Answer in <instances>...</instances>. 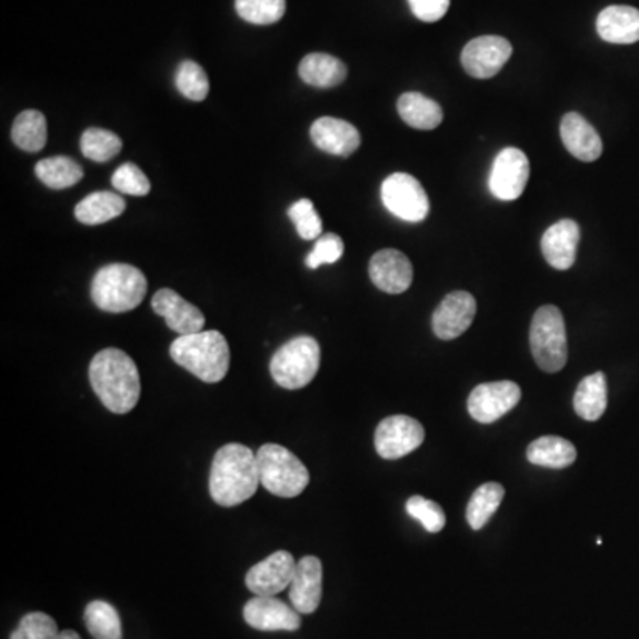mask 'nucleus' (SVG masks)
Returning <instances> with one entry per match:
<instances>
[{
    "instance_id": "nucleus-31",
    "label": "nucleus",
    "mask_w": 639,
    "mask_h": 639,
    "mask_svg": "<svg viewBox=\"0 0 639 639\" xmlns=\"http://www.w3.org/2000/svg\"><path fill=\"white\" fill-rule=\"evenodd\" d=\"M86 627L94 639H123L121 618L114 606L106 600L89 602L84 613Z\"/></svg>"
},
{
    "instance_id": "nucleus-41",
    "label": "nucleus",
    "mask_w": 639,
    "mask_h": 639,
    "mask_svg": "<svg viewBox=\"0 0 639 639\" xmlns=\"http://www.w3.org/2000/svg\"><path fill=\"white\" fill-rule=\"evenodd\" d=\"M58 639H82L76 631H61Z\"/></svg>"
},
{
    "instance_id": "nucleus-9",
    "label": "nucleus",
    "mask_w": 639,
    "mask_h": 639,
    "mask_svg": "<svg viewBox=\"0 0 639 639\" xmlns=\"http://www.w3.org/2000/svg\"><path fill=\"white\" fill-rule=\"evenodd\" d=\"M423 441V425L409 416H389L376 430V450L386 460L401 459L418 450Z\"/></svg>"
},
{
    "instance_id": "nucleus-6",
    "label": "nucleus",
    "mask_w": 639,
    "mask_h": 639,
    "mask_svg": "<svg viewBox=\"0 0 639 639\" xmlns=\"http://www.w3.org/2000/svg\"><path fill=\"white\" fill-rule=\"evenodd\" d=\"M531 353L540 370L558 373L569 359L563 314L556 306H542L535 313L529 329Z\"/></svg>"
},
{
    "instance_id": "nucleus-30",
    "label": "nucleus",
    "mask_w": 639,
    "mask_h": 639,
    "mask_svg": "<svg viewBox=\"0 0 639 639\" xmlns=\"http://www.w3.org/2000/svg\"><path fill=\"white\" fill-rule=\"evenodd\" d=\"M36 177L43 181L50 189H68L79 183L84 177V171L79 163L68 157H52L36 163Z\"/></svg>"
},
{
    "instance_id": "nucleus-22",
    "label": "nucleus",
    "mask_w": 639,
    "mask_h": 639,
    "mask_svg": "<svg viewBox=\"0 0 639 639\" xmlns=\"http://www.w3.org/2000/svg\"><path fill=\"white\" fill-rule=\"evenodd\" d=\"M597 32L602 40L615 44L639 41V9L631 6H609L597 17Z\"/></svg>"
},
{
    "instance_id": "nucleus-35",
    "label": "nucleus",
    "mask_w": 639,
    "mask_h": 639,
    "mask_svg": "<svg viewBox=\"0 0 639 639\" xmlns=\"http://www.w3.org/2000/svg\"><path fill=\"white\" fill-rule=\"evenodd\" d=\"M288 217L296 224L297 234L300 239L317 240L322 237V219L318 216L311 199H299L297 203L291 204Z\"/></svg>"
},
{
    "instance_id": "nucleus-18",
    "label": "nucleus",
    "mask_w": 639,
    "mask_h": 639,
    "mask_svg": "<svg viewBox=\"0 0 639 639\" xmlns=\"http://www.w3.org/2000/svg\"><path fill=\"white\" fill-rule=\"evenodd\" d=\"M322 561L317 556H304L297 563L296 576L291 579V608L300 615L314 613L322 600Z\"/></svg>"
},
{
    "instance_id": "nucleus-4",
    "label": "nucleus",
    "mask_w": 639,
    "mask_h": 639,
    "mask_svg": "<svg viewBox=\"0 0 639 639\" xmlns=\"http://www.w3.org/2000/svg\"><path fill=\"white\" fill-rule=\"evenodd\" d=\"M148 281L137 267L127 263L106 264L91 282L94 304L107 313H128L144 300Z\"/></svg>"
},
{
    "instance_id": "nucleus-24",
    "label": "nucleus",
    "mask_w": 639,
    "mask_h": 639,
    "mask_svg": "<svg viewBox=\"0 0 639 639\" xmlns=\"http://www.w3.org/2000/svg\"><path fill=\"white\" fill-rule=\"evenodd\" d=\"M526 457L538 468L565 469L576 462L578 450L563 437L546 436L528 446Z\"/></svg>"
},
{
    "instance_id": "nucleus-13",
    "label": "nucleus",
    "mask_w": 639,
    "mask_h": 639,
    "mask_svg": "<svg viewBox=\"0 0 639 639\" xmlns=\"http://www.w3.org/2000/svg\"><path fill=\"white\" fill-rule=\"evenodd\" d=\"M297 563L288 551H276L249 569L246 587L258 597H273L290 588Z\"/></svg>"
},
{
    "instance_id": "nucleus-25",
    "label": "nucleus",
    "mask_w": 639,
    "mask_h": 639,
    "mask_svg": "<svg viewBox=\"0 0 639 639\" xmlns=\"http://www.w3.org/2000/svg\"><path fill=\"white\" fill-rule=\"evenodd\" d=\"M573 409L585 421H597L608 409V380L602 371L585 377L573 395Z\"/></svg>"
},
{
    "instance_id": "nucleus-33",
    "label": "nucleus",
    "mask_w": 639,
    "mask_h": 639,
    "mask_svg": "<svg viewBox=\"0 0 639 639\" xmlns=\"http://www.w3.org/2000/svg\"><path fill=\"white\" fill-rule=\"evenodd\" d=\"M234 9L252 26H272L284 17L287 0H234Z\"/></svg>"
},
{
    "instance_id": "nucleus-34",
    "label": "nucleus",
    "mask_w": 639,
    "mask_h": 639,
    "mask_svg": "<svg viewBox=\"0 0 639 639\" xmlns=\"http://www.w3.org/2000/svg\"><path fill=\"white\" fill-rule=\"evenodd\" d=\"M177 88L187 100L203 102L210 93V80L207 71L198 62L183 61L177 70Z\"/></svg>"
},
{
    "instance_id": "nucleus-17",
    "label": "nucleus",
    "mask_w": 639,
    "mask_h": 639,
    "mask_svg": "<svg viewBox=\"0 0 639 639\" xmlns=\"http://www.w3.org/2000/svg\"><path fill=\"white\" fill-rule=\"evenodd\" d=\"M412 263L397 249H383L370 260V279L379 290L398 296L412 284Z\"/></svg>"
},
{
    "instance_id": "nucleus-29",
    "label": "nucleus",
    "mask_w": 639,
    "mask_h": 639,
    "mask_svg": "<svg viewBox=\"0 0 639 639\" xmlns=\"http://www.w3.org/2000/svg\"><path fill=\"white\" fill-rule=\"evenodd\" d=\"M503 498L505 489L501 483L489 481V483H483V486L478 487V489L472 492L471 499H469L468 510H466L469 526H471L475 531L483 528V526L492 519L496 511H498Z\"/></svg>"
},
{
    "instance_id": "nucleus-28",
    "label": "nucleus",
    "mask_w": 639,
    "mask_h": 639,
    "mask_svg": "<svg viewBox=\"0 0 639 639\" xmlns=\"http://www.w3.org/2000/svg\"><path fill=\"white\" fill-rule=\"evenodd\" d=\"M14 144L27 153H38L43 150L49 137L47 118L40 111H23L17 116L11 130Z\"/></svg>"
},
{
    "instance_id": "nucleus-15",
    "label": "nucleus",
    "mask_w": 639,
    "mask_h": 639,
    "mask_svg": "<svg viewBox=\"0 0 639 639\" xmlns=\"http://www.w3.org/2000/svg\"><path fill=\"white\" fill-rule=\"evenodd\" d=\"M243 620L256 631H299L300 613L276 597H258L243 606Z\"/></svg>"
},
{
    "instance_id": "nucleus-10",
    "label": "nucleus",
    "mask_w": 639,
    "mask_h": 639,
    "mask_svg": "<svg viewBox=\"0 0 639 639\" xmlns=\"http://www.w3.org/2000/svg\"><path fill=\"white\" fill-rule=\"evenodd\" d=\"M522 397L519 386L511 380L480 383L469 395L468 410L478 423L490 425L503 418Z\"/></svg>"
},
{
    "instance_id": "nucleus-11",
    "label": "nucleus",
    "mask_w": 639,
    "mask_h": 639,
    "mask_svg": "<svg viewBox=\"0 0 639 639\" xmlns=\"http://www.w3.org/2000/svg\"><path fill=\"white\" fill-rule=\"evenodd\" d=\"M529 180V160L525 151L505 148L490 169L489 189L499 201H516Z\"/></svg>"
},
{
    "instance_id": "nucleus-1",
    "label": "nucleus",
    "mask_w": 639,
    "mask_h": 639,
    "mask_svg": "<svg viewBox=\"0 0 639 639\" xmlns=\"http://www.w3.org/2000/svg\"><path fill=\"white\" fill-rule=\"evenodd\" d=\"M89 382L103 406L114 415H128L139 403V370L123 350L106 349L98 352L89 365Z\"/></svg>"
},
{
    "instance_id": "nucleus-14",
    "label": "nucleus",
    "mask_w": 639,
    "mask_h": 639,
    "mask_svg": "<svg viewBox=\"0 0 639 639\" xmlns=\"http://www.w3.org/2000/svg\"><path fill=\"white\" fill-rule=\"evenodd\" d=\"M477 317V300L468 291H453L437 306L432 317L433 335L439 340L459 338L471 327Z\"/></svg>"
},
{
    "instance_id": "nucleus-37",
    "label": "nucleus",
    "mask_w": 639,
    "mask_h": 639,
    "mask_svg": "<svg viewBox=\"0 0 639 639\" xmlns=\"http://www.w3.org/2000/svg\"><path fill=\"white\" fill-rule=\"evenodd\" d=\"M59 632L61 631L52 617L34 611L20 620L9 639H58Z\"/></svg>"
},
{
    "instance_id": "nucleus-32",
    "label": "nucleus",
    "mask_w": 639,
    "mask_h": 639,
    "mask_svg": "<svg viewBox=\"0 0 639 639\" xmlns=\"http://www.w3.org/2000/svg\"><path fill=\"white\" fill-rule=\"evenodd\" d=\"M80 150L86 159L94 162H107L114 159L116 154L123 150V141L111 130L103 128H88L80 137Z\"/></svg>"
},
{
    "instance_id": "nucleus-19",
    "label": "nucleus",
    "mask_w": 639,
    "mask_h": 639,
    "mask_svg": "<svg viewBox=\"0 0 639 639\" xmlns=\"http://www.w3.org/2000/svg\"><path fill=\"white\" fill-rule=\"evenodd\" d=\"M579 239L581 231L576 221L563 219L549 226L540 242L547 263L556 270H569L576 263Z\"/></svg>"
},
{
    "instance_id": "nucleus-39",
    "label": "nucleus",
    "mask_w": 639,
    "mask_h": 639,
    "mask_svg": "<svg viewBox=\"0 0 639 639\" xmlns=\"http://www.w3.org/2000/svg\"><path fill=\"white\" fill-rule=\"evenodd\" d=\"M345 252V243L341 237L335 233H326L317 239L314 242L313 251L309 252L306 258L308 269L317 270L322 264H332L341 260Z\"/></svg>"
},
{
    "instance_id": "nucleus-3",
    "label": "nucleus",
    "mask_w": 639,
    "mask_h": 639,
    "mask_svg": "<svg viewBox=\"0 0 639 639\" xmlns=\"http://www.w3.org/2000/svg\"><path fill=\"white\" fill-rule=\"evenodd\" d=\"M169 353L178 367L207 383L221 382L230 370V345L219 331L178 336Z\"/></svg>"
},
{
    "instance_id": "nucleus-23",
    "label": "nucleus",
    "mask_w": 639,
    "mask_h": 639,
    "mask_svg": "<svg viewBox=\"0 0 639 639\" xmlns=\"http://www.w3.org/2000/svg\"><path fill=\"white\" fill-rule=\"evenodd\" d=\"M347 73L345 62L329 53H308L299 64L300 79L313 88H336L347 79Z\"/></svg>"
},
{
    "instance_id": "nucleus-16",
    "label": "nucleus",
    "mask_w": 639,
    "mask_h": 639,
    "mask_svg": "<svg viewBox=\"0 0 639 639\" xmlns=\"http://www.w3.org/2000/svg\"><path fill=\"white\" fill-rule=\"evenodd\" d=\"M151 308L154 313L162 317L171 331L178 336L196 335L203 331L207 318L201 309L187 302L177 291L162 288L151 299Z\"/></svg>"
},
{
    "instance_id": "nucleus-36",
    "label": "nucleus",
    "mask_w": 639,
    "mask_h": 639,
    "mask_svg": "<svg viewBox=\"0 0 639 639\" xmlns=\"http://www.w3.org/2000/svg\"><path fill=\"white\" fill-rule=\"evenodd\" d=\"M407 513L419 525L427 529L428 533H439L446 526L445 510L436 501L423 498V496H412L406 505Z\"/></svg>"
},
{
    "instance_id": "nucleus-8",
    "label": "nucleus",
    "mask_w": 639,
    "mask_h": 639,
    "mask_svg": "<svg viewBox=\"0 0 639 639\" xmlns=\"http://www.w3.org/2000/svg\"><path fill=\"white\" fill-rule=\"evenodd\" d=\"M383 207L406 222H421L430 212V201L423 186L407 172L386 178L380 189Z\"/></svg>"
},
{
    "instance_id": "nucleus-12",
    "label": "nucleus",
    "mask_w": 639,
    "mask_h": 639,
    "mask_svg": "<svg viewBox=\"0 0 639 639\" xmlns=\"http://www.w3.org/2000/svg\"><path fill=\"white\" fill-rule=\"evenodd\" d=\"M511 44L501 36H480L463 47V70L475 79H492L510 61Z\"/></svg>"
},
{
    "instance_id": "nucleus-5",
    "label": "nucleus",
    "mask_w": 639,
    "mask_h": 639,
    "mask_svg": "<svg viewBox=\"0 0 639 639\" xmlns=\"http://www.w3.org/2000/svg\"><path fill=\"white\" fill-rule=\"evenodd\" d=\"M260 483L278 498H297L309 483V471L296 455L281 445H263L258 453Z\"/></svg>"
},
{
    "instance_id": "nucleus-7",
    "label": "nucleus",
    "mask_w": 639,
    "mask_h": 639,
    "mask_svg": "<svg viewBox=\"0 0 639 639\" xmlns=\"http://www.w3.org/2000/svg\"><path fill=\"white\" fill-rule=\"evenodd\" d=\"M320 345L311 336H297L282 345L270 361V373L284 389H302L320 370Z\"/></svg>"
},
{
    "instance_id": "nucleus-40",
    "label": "nucleus",
    "mask_w": 639,
    "mask_h": 639,
    "mask_svg": "<svg viewBox=\"0 0 639 639\" xmlns=\"http://www.w3.org/2000/svg\"><path fill=\"white\" fill-rule=\"evenodd\" d=\"M450 4L451 0H409L410 11L427 23L439 22L448 13Z\"/></svg>"
},
{
    "instance_id": "nucleus-2",
    "label": "nucleus",
    "mask_w": 639,
    "mask_h": 639,
    "mask_svg": "<svg viewBox=\"0 0 639 639\" xmlns=\"http://www.w3.org/2000/svg\"><path fill=\"white\" fill-rule=\"evenodd\" d=\"M260 486L258 460L251 448L231 442L217 451L210 471V496L217 505L231 508L246 503Z\"/></svg>"
},
{
    "instance_id": "nucleus-27",
    "label": "nucleus",
    "mask_w": 639,
    "mask_h": 639,
    "mask_svg": "<svg viewBox=\"0 0 639 639\" xmlns=\"http://www.w3.org/2000/svg\"><path fill=\"white\" fill-rule=\"evenodd\" d=\"M127 203L121 194L116 192H93L86 196L76 207V219L86 226H98L112 221L124 212Z\"/></svg>"
},
{
    "instance_id": "nucleus-38",
    "label": "nucleus",
    "mask_w": 639,
    "mask_h": 639,
    "mask_svg": "<svg viewBox=\"0 0 639 639\" xmlns=\"http://www.w3.org/2000/svg\"><path fill=\"white\" fill-rule=\"evenodd\" d=\"M111 181L112 187L120 194L139 196V198L150 194V180H148L141 169L137 168L136 163L127 162L120 166L112 174Z\"/></svg>"
},
{
    "instance_id": "nucleus-26",
    "label": "nucleus",
    "mask_w": 639,
    "mask_h": 639,
    "mask_svg": "<svg viewBox=\"0 0 639 639\" xmlns=\"http://www.w3.org/2000/svg\"><path fill=\"white\" fill-rule=\"evenodd\" d=\"M398 114L416 130H433L442 123V109L436 100L421 93H406L398 98Z\"/></svg>"
},
{
    "instance_id": "nucleus-20",
    "label": "nucleus",
    "mask_w": 639,
    "mask_h": 639,
    "mask_svg": "<svg viewBox=\"0 0 639 639\" xmlns=\"http://www.w3.org/2000/svg\"><path fill=\"white\" fill-rule=\"evenodd\" d=\"M311 141L318 150L326 151L336 157H349L361 146V133L349 121L338 118H320L311 124Z\"/></svg>"
},
{
    "instance_id": "nucleus-21",
    "label": "nucleus",
    "mask_w": 639,
    "mask_h": 639,
    "mask_svg": "<svg viewBox=\"0 0 639 639\" xmlns=\"http://www.w3.org/2000/svg\"><path fill=\"white\" fill-rule=\"evenodd\" d=\"M561 141L569 153L581 162H596L602 154V139L578 112L563 116L560 127Z\"/></svg>"
}]
</instances>
